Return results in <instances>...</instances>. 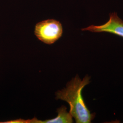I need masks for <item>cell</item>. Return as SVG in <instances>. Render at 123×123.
I'll list each match as a JSON object with an SVG mask.
<instances>
[{
  "mask_svg": "<svg viewBox=\"0 0 123 123\" xmlns=\"http://www.w3.org/2000/svg\"><path fill=\"white\" fill-rule=\"evenodd\" d=\"M90 77L86 75L81 80L77 75L68 82L65 88L56 92V99L67 102L70 106L69 113L77 123H89L95 117L86 105L82 96L84 87L90 83Z\"/></svg>",
  "mask_w": 123,
  "mask_h": 123,
  "instance_id": "obj_1",
  "label": "cell"
},
{
  "mask_svg": "<svg viewBox=\"0 0 123 123\" xmlns=\"http://www.w3.org/2000/svg\"><path fill=\"white\" fill-rule=\"evenodd\" d=\"M34 32L38 39L50 45L53 44L61 37L62 27L61 23L57 20L48 19L37 23Z\"/></svg>",
  "mask_w": 123,
  "mask_h": 123,
  "instance_id": "obj_2",
  "label": "cell"
},
{
  "mask_svg": "<svg viewBox=\"0 0 123 123\" xmlns=\"http://www.w3.org/2000/svg\"><path fill=\"white\" fill-rule=\"evenodd\" d=\"M82 30L92 32H109L123 37V21L114 12L110 14V19L105 23L99 26L91 25Z\"/></svg>",
  "mask_w": 123,
  "mask_h": 123,
  "instance_id": "obj_3",
  "label": "cell"
},
{
  "mask_svg": "<svg viewBox=\"0 0 123 123\" xmlns=\"http://www.w3.org/2000/svg\"><path fill=\"white\" fill-rule=\"evenodd\" d=\"M58 115L55 118L46 120H40L36 118L31 119L24 120L25 123H73V116L67 111V108L62 106L57 109Z\"/></svg>",
  "mask_w": 123,
  "mask_h": 123,
  "instance_id": "obj_4",
  "label": "cell"
}]
</instances>
